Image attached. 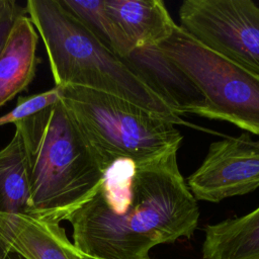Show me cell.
<instances>
[{"mask_svg":"<svg viewBox=\"0 0 259 259\" xmlns=\"http://www.w3.org/2000/svg\"><path fill=\"white\" fill-rule=\"evenodd\" d=\"M5 3H6V0H0V11H1V10H2V8L4 7Z\"/></svg>","mask_w":259,"mask_h":259,"instance_id":"e0dca14e","label":"cell"},{"mask_svg":"<svg viewBox=\"0 0 259 259\" xmlns=\"http://www.w3.org/2000/svg\"><path fill=\"white\" fill-rule=\"evenodd\" d=\"M196 200L220 202L259 188V138L248 133L211 143L197 169L187 178Z\"/></svg>","mask_w":259,"mask_h":259,"instance_id":"52a82bcc","label":"cell"},{"mask_svg":"<svg viewBox=\"0 0 259 259\" xmlns=\"http://www.w3.org/2000/svg\"><path fill=\"white\" fill-rule=\"evenodd\" d=\"M83 259H95V258H91V257H87V256H83ZM149 259V258H146Z\"/></svg>","mask_w":259,"mask_h":259,"instance_id":"ac0fdd59","label":"cell"},{"mask_svg":"<svg viewBox=\"0 0 259 259\" xmlns=\"http://www.w3.org/2000/svg\"><path fill=\"white\" fill-rule=\"evenodd\" d=\"M2 259H23V258L21 256H19L18 254H16L15 252H12V251L6 249V252Z\"/></svg>","mask_w":259,"mask_h":259,"instance_id":"9a60e30c","label":"cell"},{"mask_svg":"<svg viewBox=\"0 0 259 259\" xmlns=\"http://www.w3.org/2000/svg\"><path fill=\"white\" fill-rule=\"evenodd\" d=\"M104 5L134 52L159 47L176 26L161 0H104Z\"/></svg>","mask_w":259,"mask_h":259,"instance_id":"30bf717a","label":"cell"},{"mask_svg":"<svg viewBox=\"0 0 259 259\" xmlns=\"http://www.w3.org/2000/svg\"><path fill=\"white\" fill-rule=\"evenodd\" d=\"M204 259H259V206L204 229Z\"/></svg>","mask_w":259,"mask_h":259,"instance_id":"8fae6325","label":"cell"},{"mask_svg":"<svg viewBox=\"0 0 259 259\" xmlns=\"http://www.w3.org/2000/svg\"><path fill=\"white\" fill-rule=\"evenodd\" d=\"M55 86H80L123 98L174 124H186L169 98L131 61L103 46L61 0H28Z\"/></svg>","mask_w":259,"mask_h":259,"instance_id":"7a4b0ae2","label":"cell"},{"mask_svg":"<svg viewBox=\"0 0 259 259\" xmlns=\"http://www.w3.org/2000/svg\"><path fill=\"white\" fill-rule=\"evenodd\" d=\"M23 11H25V8L20 6L14 0H6L4 7L0 11V51L14 19ZM59 89L56 86L40 93L25 97H18L16 105L9 112L0 116V126L8 123H14L26 115L31 114L55 102L59 99Z\"/></svg>","mask_w":259,"mask_h":259,"instance_id":"5bb4252c","label":"cell"},{"mask_svg":"<svg viewBox=\"0 0 259 259\" xmlns=\"http://www.w3.org/2000/svg\"><path fill=\"white\" fill-rule=\"evenodd\" d=\"M180 26L199 41L259 75V6L252 0H185Z\"/></svg>","mask_w":259,"mask_h":259,"instance_id":"8992f818","label":"cell"},{"mask_svg":"<svg viewBox=\"0 0 259 259\" xmlns=\"http://www.w3.org/2000/svg\"><path fill=\"white\" fill-rule=\"evenodd\" d=\"M0 212L33 214L23 144L16 130L0 150Z\"/></svg>","mask_w":259,"mask_h":259,"instance_id":"7c38bea8","label":"cell"},{"mask_svg":"<svg viewBox=\"0 0 259 259\" xmlns=\"http://www.w3.org/2000/svg\"><path fill=\"white\" fill-rule=\"evenodd\" d=\"M58 89L103 171L121 158L146 160L181 146L176 124L144 107L85 87Z\"/></svg>","mask_w":259,"mask_h":259,"instance_id":"277c9868","label":"cell"},{"mask_svg":"<svg viewBox=\"0 0 259 259\" xmlns=\"http://www.w3.org/2000/svg\"><path fill=\"white\" fill-rule=\"evenodd\" d=\"M5 252H6V248L3 246V244H2V243H0V259H2V258H3V256H4Z\"/></svg>","mask_w":259,"mask_h":259,"instance_id":"2e32d148","label":"cell"},{"mask_svg":"<svg viewBox=\"0 0 259 259\" xmlns=\"http://www.w3.org/2000/svg\"><path fill=\"white\" fill-rule=\"evenodd\" d=\"M179 148L146 160L121 158L68 220L73 244L95 259H146L160 244L190 238L199 206L177 161Z\"/></svg>","mask_w":259,"mask_h":259,"instance_id":"6da1fadb","label":"cell"},{"mask_svg":"<svg viewBox=\"0 0 259 259\" xmlns=\"http://www.w3.org/2000/svg\"><path fill=\"white\" fill-rule=\"evenodd\" d=\"M111 53L127 60L133 49L107 12L104 0H61Z\"/></svg>","mask_w":259,"mask_h":259,"instance_id":"4fadbf2b","label":"cell"},{"mask_svg":"<svg viewBox=\"0 0 259 259\" xmlns=\"http://www.w3.org/2000/svg\"><path fill=\"white\" fill-rule=\"evenodd\" d=\"M200 99L195 115L259 137V75L205 46L179 24L156 48Z\"/></svg>","mask_w":259,"mask_h":259,"instance_id":"5b68a950","label":"cell"},{"mask_svg":"<svg viewBox=\"0 0 259 259\" xmlns=\"http://www.w3.org/2000/svg\"><path fill=\"white\" fill-rule=\"evenodd\" d=\"M13 124L23 144L32 215L68 222L93 195L104 171L60 97Z\"/></svg>","mask_w":259,"mask_h":259,"instance_id":"3957f363","label":"cell"},{"mask_svg":"<svg viewBox=\"0 0 259 259\" xmlns=\"http://www.w3.org/2000/svg\"><path fill=\"white\" fill-rule=\"evenodd\" d=\"M0 243L23 259H83L61 224L0 212Z\"/></svg>","mask_w":259,"mask_h":259,"instance_id":"ba28073f","label":"cell"},{"mask_svg":"<svg viewBox=\"0 0 259 259\" xmlns=\"http://www.w3.org/2000/svg\"><path fill=\"white\" fill-rule=\"evenodd\" d=\"M38 33L26 11L14 19L0 51V108L25 91L35 77Z\"/></svg>","mask_w":259,"mask_h":259,"instance_id":"9c48e42d","label":"cell"}]
</instances>
